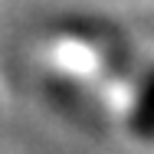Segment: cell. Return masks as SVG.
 <instances>
[{
    "instance_id": "obj_1",
    "label": "cell",
    "mask_w": 154,
    "mask_h": 154,
    "mask_svg": "<svg viewBox=\"0 0 154 154\" xmlns=\"http://www.w3.org/2000/svg\"><path fill=\"white\" fill-rule=\"evenodd\" d=\"M128 128L134 138L154 141V69H144L134 82L131 108H128Z\"/></svg>"
}]
</instances>
